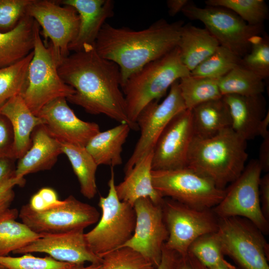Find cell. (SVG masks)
Returning a JSON list of instances; mask_svg holds the SVG:
<instances>
[{"label":"cell","instance_id":"6da1fadb","mask_svg":"<svg viewBox=\"0 0 269 269\" xmlns=\"http://www.w3.org/2000/svg\"><path fill=\"white\" fill-rule=\"evenodd\" d=\"M63 81L75 92L66 100L93 115L103 114L138 130L129 120L121 88L119 66L101 56L95 45L85 46L63 59L58 66Z\"/></svg>","mask_w":269,"mask_h":269},{"label":"cell","instance_id":"7a4b0ae2","mask_svg":"<svg viewBox=\"0 0 269 269\" xmlns=\"http://www.w3.org/2000/svg\"><path fill=\"white\" fill-rule=\"evenodd\" d=\"M184 22L169 23L161 19L148 28L135 30L104 24L95 46L103 58L120 69L121 87L128 78L148 63L167 54L178 44Z\"/></svg>","mask_w":269,"mask_h":269},{"label":"cell","instance_id":"3957f363","mask_svg":"<svg viewBox=\"0 0 269 269\" xmlns=\"http://www.w3.org/2000/svg\"><path fill=\"white\" fill-rule=\"evenodd\" d=\"M246 148L247 141L231 128L208 138L194 136L186 167L224 189L243 171L248 157Z\"/></svg>","mask_w":269,"mask_h":269},{"label":"cell","instance_id":"277c9868","mask_svg":"<svg viewBox=\"0 0 269 269\" xmlns=\"http://www.w3.org/2000/svg\"><path fill=\"white\" fill-rule=\"evenodd\" d=\"M190 74L177 46L131 75L121 87L131 122L137 125L136 118L147 105L158 101L174 82Z\"/></svg>","mask_w":269,"mask_h":269},{"label":"cell","instance_id":"5b68a950","mask_svg":"<svg viewBox=\"0 0 269 269\" xmlns=\"http://www.w3.org/2000/svg\"><path fill=\"white\" fill-rule=\"evenodd\" d=\"M108 185L107 196H101L98 202L102 213L98 223L84 234L90 250L101 259L122 247L130 239L136 220L134 207L121 201L117 196L114 167H111Z\"/></svg>","mask_w":269,"mask_h":269},{"label":"cell","instance_id":"8992f818","mask_svg":"<svg viewBox=\"0 0 269 269\" xmlns=\"http://www.w3.org/2000/svg\"><path fill=\"white\" fill-rule=\"evenodd\" d=\"M33 55L28 70L27 84L21 95L30 111L36 116L50 102L75 93L58 72L59 63L50 44L46 46L41 37L40 26L35 21Z\"/></svg>","mask_w":269,"mask_h":269},{"label":"cell","instance_id":"52a82bcc","mask_svg":"<svg viewBox=\"0 0 269 269\" xmlns=\"http://www.w3.org/2000/svg\"><path fill=\"white\" fill-rule=\"evenodd\" d=\"M218 219L216 233L224 255L240 269H269V244L253 223L240 217Z\"/></svg>","mask_w":269,"mask_h":269},{"label":"cell","instance_id":"ba28073f","mask_svg":"<svg viewBox=\"0 0 269 269\" xmlns=\"http://www.w3.org/2000/svg\"><path fill=\"white\" fill-rule=\"evenodd\" d=\"M191 20L201 21L219 45L242 58L263 34V25L247 23L233 11L223 7L202 8L190 2L182 10Z\"/></svg>","mask_w":269,"mask_h":269},{"label":"cell","instance_id":"9c48e42d","mask_svg":"<svg viewBox=\"0 0 269 269\" xmlns=\"http://www.w3.org/2000/svg\"><path fill=\"white\" fill-rule=\"evenodd\" d=\"M152 184L163 197H168L198 209H212L223 199L225 189L209 179L185 167L152 170Z\"/></svg>","mask_w":269,"mask_h":269},{"label":"cell","instance_id":"30bf717a","mask_svg":"<svg viewBox=\"0 0 269 269\" xmlns=\"http://www.w3.org/2000/svg\"><path fill=\"white\" fill-rule=\"evenodd\" d=\"M262 170L252 160L241 175L225 188L223 199L212 210L218 218L240 217L253 223L264 235L269 232V221L264 216L259 197Z\"/></svg>","mask_w":269,"mask_h":269},{"label":"cell","instance_id":"8fae6325","mask_svg":"<svg viewBox=\"0 0 269 269\" xmlns=\"http://www.w3.org/2000/svg\"><path fill=\"white\" fill-rule=\"evenodd\" d=\"M168 236L164 246L180 257L187 255L189 247L205 234L216 232L218 218L212 209H198L170 198L161 205Z\"/></svg>","mask_w":269,"mask_h":269},{"label":"cell","instance_id":"7c38bea8","mask_svg":"<svg viewBox=\"0 0 269 269\" xmlns=\"http://www.w3.org/2000/svg\"><path fill=\"white\" fill-rule=\"evenodd\" d=\"M100 214L94 206L72 195L61 205L42 211H36L27 204L22 206L18 217L33 232L46 235L84 230L97 223Z\"/></svg>","mask_w":269,"mask_h":269},{"label":"cell","instance_id":"4fadbf2b","mask_svg":"<svg viewBox=\"0 0 269 269\" xmlns=\"http://www.w3.org/2000/svg\"><path fill=\"white\" fill-rule=\"evenodd\" d=\"M178 81L171 86L168 95L161 102L158 103V101L150 102L138 114L136 123L140 134L125 165V174L142 157L153 151L158 137L168 124L174 117L186 109L181 95Z\"/></svg>","mask_w":269,"mask_h":269},{"label":"cell","instance_id":"5bb4252c","mask_svg":"<svg viewBox=\"0 0 269 269\" xmlns=\"http://www.w3.org/2000/svg\"><path fill=\"white\" fill-rule=\"evenodd\" d=\"M26 14L42 29L45 38L50 40L54 55L60 62L70 54L69 46L78 33L80 19L73 7L49 0H33Z\"/></svg>","mask_w":269,"mask_h":269},{"label":"cell","instance_id":"9a60e30c","mask_svg":"<svg viewBox=\"0 0 269 269\" xmlns=\"http://www.w3.org/2000/svg\"><path fill=\"white\" fill-rule=\"evenodd\" d=\"M133 207L136 216L134 231L122 247L135 251L155 268L160 262L162 249L168 236L162 206L148 198H141Z\"/></svg>","mask_w":269,"mask_h":269},{"label":"cell","instance_id":"2e32d148","mask_svg":"<svg viewBox=\"0 0 269 269\" xmlns=\"http://www.w3.org/2000/svg\"><path fill=\"white\" fill-rule=\"evenodd\" d=\"M194 137L191 111L186 109L172 119L158 137L153 149L152 170L186 167Z\"/></svg>","mask_w":269,"mask_h":269},{"label":"cell","instance_id":"e0dca14e","mask_svg":"<svg viewBox=\"0 0 269 269\" xmlns=\"http://www.w3.org/2000/svg\"><path fill=\"white\" fill-rule=\"evenodd\" d=\"M37 116L44 122L49 133L59 141L85 147L100 132L99 125L78 118L65 98H57L45 105Z\"/></svg>","mask_w":269,"mask_h":269},{"label":"cell","instance_id":"ac0fdd59","mask_svg":"<svg viewBox=\"0 0 269 269\" xmlns=\"http://www.w3.org/2000/svg\"><path fill=\"white\" fill-rule=\"evenodd\" d=\"M84 234V230H75L44 235L13 254L43 253L61 262L80 265L86 262L101 264L102 259L90 250Z\"/></svg>","mask_w":269,"mask_h":269},{"label":"cell","instance_id":"d6986e66","mask_svg":"<svg viewBox=\"0 0 269 269\" xmlns=\"http://www.w3.org/2000/svg\"><path fill=\"white\" fill-rule=\"evenodd\" d=\"M62 5L73 7L79 16L77 34L69 46L70 51H80L86 45H95L106 20L114 14V1L111 0H63Z\"/></svg>","mask_w":269,"mask_h":269},{"label":"cell","instance_id":"ffe728a7","mask_svg":"<svg viewBox=\"0 0 269 269\" xmlns=\"http://www.w3.org/2000/svg\"><path fill=\"white\" fill-rule=\"evenodd\" d=\"M31 144L26 153L19 159L15 177L24 179L29 173L48 170L54 165L62 153L60 142L52 136L43 125L33 131Z\"/></svg>","mask_w":269,"mask_h":269},{"label":"cell","instance_id":"44dd1931","mask_svg":"<svg viewBox=\"0 0 269 269\" xmlns=\"http://www.w3.org/2000/svg\"><path fill=\"white\" fill-rule=\"evenodd\" d=\"M222 98L229 109L232 130L246 141L258 136L259 124L268 111L263 94L255 96L229 94Z\"/></svg>","mask_w":269,"mask_h":269},{"label":"cell","instance_id":"7402d4cb","mask_svg":"<svg viewBox=\"0 0 269 269\" xmlns=\"http://www.w3.org/2000/svg\"><path fill=\"white\" fill-rule=\"evenodd\" d=\"M153 151L142 157L125 174L124 180L115 188L119 199L133 207L141 198H148L153 203L161 205L164 198L154 188L152 181Z\"/></svg>","mask_w":269,"mask_h":269},{"label":"cell","instance_id":"603a6c76","mask_svg":"<svg viewBox=\"0 0 269 269\" xmlns=\"http://www.w3.org/2000/svg\"><path fill=\"white\" fill-rule=\"evenodd\" d=\"M0 113L11 124L14 138L15 156L19 159L31 145L33 130L37 127L43 125V121L30 111L21 95L7 101L0 108Z\"/></svg>","mask_w":269,"mask_h":269},{"label":"cell","instance_id":"cb8c5ba5","mask_svg":"<svg viewBox=\"0 0 269 269\" xmlns=\"http://www.w3.org/2000/svg\"><path fill=\"white\" fill-rule=\"evenodd\" d=\"M34 23L26 14L13 29L0 31V68L20 61L33 51Z\"/></svg>","mask_w":269,"mask_h":269},{"label":"cell","instance_id":"d4e9b609","mask_svg":"<svg viewBox=\"0 0 269 269\" xmlns=\"http://www.w3.org/2000/svg\"><path fill=\"white\" fill-rule=\"evenodd\" d=\"M219 46L217 40L206 28L190 24L182 26L177 47L182 62L190 72Z\"/></svg>","mask_w":269,"mask_h":269},{"label":"cell","instance_id":"484cf974","mask_svg":"<svg viewBox=\"0 0 269 269\" xmlns=\"http://www.w3.org/2000/svg\"><path fill=\"white\" fill-rule=\"evenodd\" d=\"M132 130L127 123L103 132H99L88 141L85 148L97 164L114 167L123 162L121 153L129 133Z\"/></svg>","mask_w":269,"mask_h":269},{"label":"cell","instance_id":"4316f807","mask_svg":"<svg viewBox=\"0 0 269 269\" xmlns=\"http://www.w3.org/2000/svg\"><path fill=\"white\" fill-rule=\"evenodd\" d=\"M191 111L194 136L208 138L231 128L229 109L222 97L198 105Z\"/></svg>","mask_w":269,"mask_h":269},{"label":"cell","instance_id":"83f0119b","mask_svg":"<svg viewBox=\"0 0 269 269\" xmlns=\"http://www.w3.org/2000/svg\"><path fill=\"white\" fill-rule=\"evenodd\" d=\"M18 213L8 208L0 214V256H8L43 236L16 221Z\"/></svg>","mask_w":269,"mask_h":269},{"label":"cell","instance_id":"f1b7e54d","mask_svg":"<svg viewBox=\"0 0 269 269\" xmlns=\"http://www.w3.org/2000/svg\"><path fill=\"white\" fill-rule=\"evenodd\" d=\"M62 153L68 157L76 175L82 194L88 199L97 194L96 173L98 165L85 147L60 142Z\"/></svg>","mask_w":269,"mask_h":269},{"label":"cell","instance_id":"f546056e","mask_svg":"<svg viewBox=\"0 0 269 269\" xmlns=\"http://www.w3.org/2000/svg\"><path fill=\"white\" fill-rule=\"evenodd\" d=\"M218 84L222 96H255L262 95L265 91L264 79L240 65L218 79Z\"/></svg>","mask_w":269,"mask_h":269},{"label":"cell","instance_id":"4dcf8cb0","mask_svg":"<svg viewBox=\"0 0 269 269\" xmlns=\"http://www.w3.org/2000/svg\"><path fill=\"white\" fill-rule=\"evenodd\" d=\"M181 95L186 108L191 110L204 102L221 98L218 79L190 75L178 81Z\"/></svg>","mask_w":269,"mask_h":269},{"label":"cell","instance_id":"1f68e13d","mask_svg":"<svg viewBox=\"0 0 269 269\" xmlns=\"http://www.w3.org/2000/svg\"><path fill=\"white\" fill-rule=\"evenodd\" d=\"M32 51L20 61L0 68V108L11 98L21 95L27 84L28 70Z\"/></svg>","mask_w":269,"mask_h":269},{"label":"cell","instance_id":"d6a6232c","mask_svg":"<svg viewBox=\"0 0 269 269\" xmlns=\"http://www.w3.org/2000/svg\"><path fill=\"white\" fill-rule=\"evenodd\" d=\"M205 3L229 9L250 25H263L269 18V8L264 0H207Z\"/></svg>","mask_w":269,"mask_h":269},{"label":"cell","instance_id":"836d02e7","mask_svg":"<svg viewBox=\"0 0 269 269\" xmlns=\"http://www.w3.org/2000/svg\"><path fill=\"white\" fill-rule=\"evenodd\" d=\"M241 59L220 45L211 55L190 72V75L219 79L240 65Z\"/></svg>","mask_w":269,"mask_h":269},{"label":"cell","instance_id":"e575fe53","mask_svg":"<svg viewBox=\"0 0 269 269\" xmlns=\"http://www.w3.org/2000/svg\"><path fill=\"white\" fill-rule=\"evenodd\" d=\"M187 255L193 257L206 268L230 264L225 259L216 232L205 234L196 239L189 247Z\"/></svg>","mask_w":269,"mask_h":269},{"label":"cell","instance_id":"d590c367","mask_svg":"<svg viewBox=\"0 0 269 269\" xmlns=\"http://www.w3.org/2000/svg\"><path fill=\"white\" fill-rule=\"evenodd\" d=\"M0 265L5 269H76L82 266L59 261L50 256L35 257L30 253L19 257L0 256Z\"/></svg>","mask_w":269,"mask_h":269},{"label":"cell","instance_id":"8d00e7d4","mask_svg":"<svg viewBox=\"0 0 269 269\" xmlns=\"http://www.w3.org/2000/svg\"><path fill=\"white\" fill-rule=\"evenodd\" d=\"M101 269H154L153 265L132 249L123 247L105 255Z\"/></svg>","mask_w":269,"mask_h":269},{"label":"cell","instance_id":"74e56055","mask_svg":"<svg viewBox=\"0 0 269 269\" xmlns=\"http://www.w3.org/2000/svg\"><path fill=\"white\" fill-rule=\"evenodd\" d=\"M240 65L263 79L269 76V40L267 35L260 36L249 52L241 58Z\"/></svg>","mask_w":269,"mask_h":269},{"label":"cell","instance_id":"f35d334b","mask_svg":"<svg viewBox=\"0 0 269 269\" xmlns=\"http://www.w3.org/2000/svg\"><path fill=\"white\" fill-rule=\"evenodd\" d=\"M33 0H0V31L11 30L26 14Z\"/></svg>","mask_w":269,"mask_h":269},{"label":"cell","instance_id":"ab89813d","mask_svg":"<svg viewBox=\"0 0 269 269\" xmlns=\"http://www.w3.org/2000/svg\"><path fill=\"white\" fill-rule=\"evenodd\" d=\"M63 203V200L59 199L54 190L49 187H44L32 196L28 204L32 210L42 211L61 205Z\"/></svg>","mask_w":269,"mask_h":269},{"label":"cell","instance_id":"60d3db41","mask_svg":"<svg viewBox=\"0 0 269 269\" xmlns=\"http://www.w3.org/2000/svg\"><path fill=\"white\" fill-rule=\"evenodd\" d=\"M4 157L16 159L14 138L10 123L4 116L0 113V157Z\"/></svg>","mask_w":269,"mask_h":269},{"label":"cell","instance_id":"b9f144b4","mask_svg":"<svg viewBox=\"0 0 269 269\" xmlns=\"http://www.w3.org/2000/svg\"><path fill=\"white\" fill-rule=\"evenodd\" d=\"M24 179H18L13 178L0 187V214L9 208L14 198L13 190L15 185L23 186Z\"/></svg>","mask_w":269,"mask_h":269},{"label":"cell","instance_id":"7bdbcfd3","mask_svg":"<svg viewBox=\"0 0 269 269\" xmlns=\"http://www.w3.org/2000/svg\"><path fill=\"white\" fill-rule=\"evenodd\" d=\"M259 197L262 213L269 221V174L261 177L259 184Z\"/></svg>","mask_w":269,"mask_h":269},{"label":"cell","instance_id":"ee69618b","mask_svg":"<svg viewBox=\"0 0 269 269\" xmlns=\"http://www.w3.org/2000/svg\"><path fill=\"white\" fill-rule=\"evenodd\" d=\"M15 160L12 157H0V187L15 178Z\"/></svg>","mask_w":269,"mask_h":269},{"label":"cell","instance_id":"f6af8a7d","mask_svg":"<svg viewBox=\"0 0 269 269\" xmlns=\"http://www.w3.org/2000/svg\"><path fill=\"white\" fill-rule=\"evenodd\" d=\"M180 258L177 253L168 249L164 245L160 262L154 269H176Z\"/></svg>","mask_w":269,"mask_h":269},{"label":"cell","instance_id":"bcb514c9","mask_svg":"<svg viewBox=\"0 0 269 269\" xmlns=\"http://www.w3.org/2000/svg\"><path fill=\"white\" fill-rule=\"evenodd\" d=\"M262 171L269 170V136L263 138L259 148V159H257Z\"/></svg>","mask_w":269,"mask_h":269},{"label":"cell","instance_id":"7dc6e473","mask_svg":"<svg viewBox=\"0 0 269 269\" xmlns=\"http://www.w3.org/2000/svg\"><path fill=\"white\" fill-rule=\"evenodd\" d=\"M188 0H168L166 2L168 13L170 16H174L190 2Z\"/></svg>","mask_w":269,"mask_h":269},{"label":"cell","instance_id":"c3c4849f","mask_svg":"<svg viewBox=\"0 0 269 269\" xmlns=\"http://www.w3.org/2000/svg\"><path fill=\"white\" fill-rule=\"evenodd\" d=\"M269 125V113L267 112L266 116L260 122L258 128V136H261L265 138L269 136V131L268 127Z\"/></svg>","mask_w":269,"mask_h":269},{"label":"cell","instance_id":"681fc988","mask_svg":"<svg viewBox=\"0 0 269 269\" xmlns=\"http://www.w3.org/2000/svg\"><path fill=\"white\" fill-rule=\"evenodd\" d=\"M176 269H196L188 255L180 257Z\"/></svg>","mask_w":269,"mask_h":269},{"label":"cell","instance_id":"f907efd6","mask_svg":"<svg viewBox=\"0 0 269 269\" xmlns=\"http://www.w3.org/2000/svg\"><path fill=\"white\" fill-rule=\"evenodd\" d=\"M191 259L192 263L197 269H237V268L231 263L223 266H217L213 268H206L201 265L192 256L188 255Z\"/></svg>","mask_w":269,"mask_h":269},{"label":"cell","instance_id":"816d5d0a","mask_svg":"<svg viewBox=\"0 0 269 269\" xmlns=\"http://www.w3.org/2000/svg\"><path fill=\"white\" fill-rule=\"evenodd\" d=\"M101 264H91L88 266H84L82 265L76 269H101Z\"/></svg>","mask_w":269,"mask_h":269},{"label":"cell","instance_id":"f5cc1de1","mask_svg":"<svg viewBox=\"0 0 269 269\" xmlns=\"http://www.w3.org/2000/svg\"><path fill=\"white\" fill-rule=\"evenodd\" d=\"M4 268L2 267L0 265V269H3Z\"/></svg>","mask_w":269,"mask_h":269},{"label":"cell","instance_id":"db71d44e","mask_svg":"<svg viewBox=\"0 0 269 269\" xmlns=\"http://www.w3.org/2000/svg\"><path fill=\"white\" fill-rule=\"evenodd\" d=\"M194 265V264H193ZM196 268V267H195ZM196 269H197V268H196Z\"/></svg>","mask_w":269,"mask_h":269},{"label":"cell","instance_id":"11a10c76","mask_svg":"<svg viewBox=\"0 0 269 269\" xmlns=\"http://www.w3.org/2000/svg\"><path fill=\"white\" fill-rule=\"evenodd\" d=\"M2 269H5V268Z\"/></svg>","mask_w":269,"mask_h":269}]
</instances>
